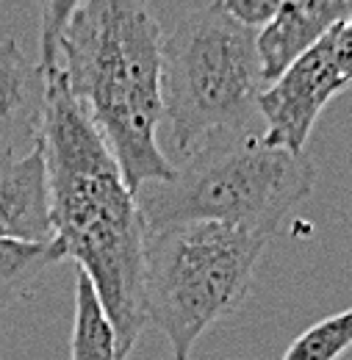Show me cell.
<instances>
[{
    "mask_svg": "<svg viewBox=\"0 0 352 360\" xmlns=\"http://www.w3.org/2000/svg\"><path fill=\"white\" fill-rule=\"evenodd\" d=\"M44 164L50 183L53 250L87 274L117 333L120 360H128L144 324V241L147 225L136 191L78 105L58 67L44 72Z\"/></svg>",
    "mask_w": 352,
    "mask_h": 360,
    "instance_id": "1",
    "label": "cell"
},
{
    "mask_svg": "<svg viewBox=\"0 0 352 360\" xmlns=\"http://www.w3.org/2000/svg\"><path fill=\"white\" fill-rule=\"evenodd\" d=\"M56 67L136 194L175 175L158 147L164 37L150 0H84L58 39Z\"/></svg>",
    "mask_w": 352,
    "mask_h": 360,
    "instance_id": "2",
    "label": "cell"
},
{
    "mask_svg": "<svg viewBox=\"0 0 352 360\" xmlns=\"http://www.w3.org/2000/svg\"><path fill=\"white\" fill-rule=\"evenodd\" d=\"M316 167L308 155L275 147L264 131L208 136L164 183L139 188L147 233L217 222L275 238L286 217L308 200Z\"/></svg>",
    "mask_w": 352,
    "mask_h": 360,
    "instance_id": "3",
    "label": "cell"
},
{
    "mask_svg": "<svg viewBox=\"0 0 352 360\" xmlns=\"http://www.w3.org/2000/svg\"><path fill=\"white\" fill-rule=\"evenodd\" d=\"M258 31L222 0L189 11L164 39V120L180 158L208 136L247 131L266 91Z\"/></svg>",
    "mask_w": 352,
    "mask_h": 360,
    "instance_id": "4",
    "label": "cell"
},
{
    "mask_svg": "<svg viewBox=\"0 0 352 360\" xmlns=\"http://www.w3.org/2000/svg\"><path fill=\"white\" fill-rule=\"evenodd\" d=\"M269 241L261 233L217 222L147 233L144 311L167 335L172 360H189L197 338L241 305Z\"/></svg>",
    "mask_w": 352,
    "mask_h": 360,
    "instance_id": "5",
    "label": "cell"
},
{
    "mask_svg": "<svg viewBox=\"0 0 352 360\" xmlns=\"http://www.w3.org/2000/svg\"><path fill=\"white\" fill-rule=\"evenodd\" d=\"M347 86L350 81L336 64L333 42L325 37L261 94L258 114L264 117V139L303 155L319 114Z\"/></svg>",
    "mask_w": 352,
    "mask_h": 360,
    "instance_id": "6",
    "label": "cell"
},
{
    "mask_svg": "<svg viewBox=\"0 0 352 360\" xmlns=\"http://www.w3.org/2000/svg\"><path fill=\"white\" fill-rule=\"evenodd\" d=\"M47 78L14 39L0 42V167L42 147Z\"/></svg>",
    "mask_w": 352,
    "mask_h": 360,
    "instance_id": "7",
    "label": "cell"
},
{
    "mask_svg": "<svg viewBox=\"0 0 352 360\" xmlns=\"http://www.w3.org/2000/svg\"><path fill=\"white\" fill-rule=\"evenodd\" d=\"M352 17V0H283L258 31V53L266 84H275L300 56L330 37Z\"/></svg>",
    "mask_w": 352,
    "mask_h": 360,
    "instance_id": "8",
    "label": "cell"
},
{
    "mask_svg": "<svg viewBox=\"0 0 352 360\" xmlns=\"http://www.w3.org/2000/svg\"><path fill=\"white\" fill-rule=\"evenodd\" d=\"M0 241H53L44 147L0 167Z\"/></svg>",
    "mask_w": 352,
    "mask_h": 360,
    "instance_id": "9",
    "label": "cell"
},
{
    "mask_svg": "<svg viewBox=\"0 0 352 360\" xmlns=\"http://www.w3.org/2000/svg\"><path fill=\"white\" fill-rule=\"evenodd\" d=\"M70 360H120L117 333L106 314L92 280L78 269L75 280V319L70 338Z\"/></svg>",
    "mask_w": 352,
    "mask_h": 360,
    "instance_id": "10",
    "label": "cell"
},
{
    "mask_svg": "<svg viewBox=\"0 0 352 360\" xmlns=\"http://www.w3.org/2000/svg\"><path fill=\"white\" fill-rule=\"evenodd\" d=\"M58 255L53 244L0 241V311L14 302Z\"/></svg>",
    "mask_w": 352,
    "mask_h": 360,
    "instance_id": "11",
    "label": "cell"
},
{
    "mask_svg": "<svg viewBox=\"0 0 352 360\" xmlns=\"http://www.w3.org/2000/svg\"><path fill=\"white\" fill-rule=\"evenodd\" d=\"M352 347V308L327 316L308 327L289 349L283 360H339Z\"/></svg>",
    "mask_w": 352,
    "mask_h": 360,
    "instance_id": "12",
    "label": "cell"
},
{
    "mask_svg": "<svg viewBox=\"0 0 352 360\" xmlns=\"http://www.w3.org/2000/svg\"><path fill=\"white\" fill-rule=\"evenodd\" d=\"M39 3V67L44 72L56 67L58 39L84 0H37Z\"/></svg>",
    "mask_w": 352,
    "mask_h": 360,
    "instance_id": "13",
    "label": "cell"
},
{
    "mask_svg": "<svg viewBox=\"0 0 352 360\" xmlns=\"http://www.w3.org/2000/svg\"><path fill=\"white\" fill-rule=\"evenodd\" d=\"M222 6L236 20H241L244 25L261 31L266 22L275 17V11L283 6V0H222Z\"/></svg>",
    "mask_w": 352,
    "mask_h": 360,
    "instance_id": "14",
    "label": "cell"
},
{
    "mask_svg": "<svg viewBox=\"0 0 352 360\" xmlns=\"http://www.w3.org/2000/svg\"><path fill=\"white\" fill-rule=\"evenodd\" d=\"M330 42H333V56L341 75L352 84V17L330 34Z\"/></svg>",
    "mask_w": 352,
    "mask_h": 360,
    "instance_id": "15",
    "label": "cell"
}]
</instances>
